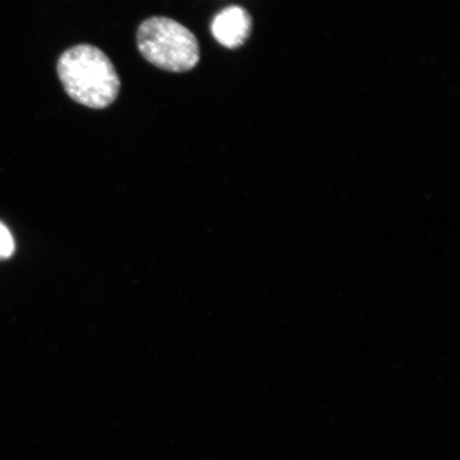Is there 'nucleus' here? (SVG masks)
Wrapping results in <instances>:
<instances>
[{
    "mask_svg": "<svg viewBox=\"0 0 460 460\" xmlns=\"http://www.w3.org/2000/svg\"><path fill=\"white\" fill-rule=\"evenodd\" d=\"M252 20L247 11L233 5L221 11L212 22L211 31L224 48L235 49L250 37Z\"/></svg>",
    "mask_w": 460,
    "mask_h": 460,
    "instance_id": "nucleus-3",
    "label": "nucleus"
},
{
    "mask_svg": "<svg viewBox=\"0 0 460 460\" xmlns=\"http://www.w3.org/2000/svg\"><path fill=\"white\" fill-rule=\"evenodd\" d=\"M15 250L14 240L9 229L0 222V261H5L13 255Z\"/></svg>",
    "mask_w": 460,
    "mask_h": 460,
    "instance_id": "nucleus-4",
    "label": "nucleus"
},
{
    "mask_svg": "<svg viewBox=\"0 0 460 460\" xmlns=\"http://www.w3.org/2000/svg\"><path fill=\"white\" fill-rule=\"evenodd\" d=\"M137 49L161 70L191 71L199 61V45L194 34L169 17L155 16L142 22L137 32Z\"/></svg>",
    "mask_w": 460,
    "mask_h": 460,
    "instance_id": "nucleus-2",
    "label": "nucleus"
},
{
    "mask_svg": "<svg viewBox=\"0 0 460 460\" xmlns=\"http://www.w3.org/2000/svg\"><path fill=\"white\" fill-rule=\"evenodd\" d=\"M68 96L80 105L103 109L117 100L119 78L112 62L95 46L82 44L67 49L57 66Z\"/></svg>",
    "mask_w": 460,
    "mask_h": 460,
    "instance_id": "nucleus-1",
    "label": "nucleus"
}]
</instances>
